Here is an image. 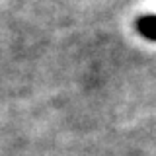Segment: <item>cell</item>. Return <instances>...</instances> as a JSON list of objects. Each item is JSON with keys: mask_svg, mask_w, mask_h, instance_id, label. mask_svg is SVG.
<instances>
[{"mask_svg": "<svg viewBox=\"0 0 156 156\" xmlns=\"http://www.w3.org/2000/svg\"><path fill=\"white\" fill-rule=\"evenodd\" d=\"M136 29L139 33L150 41H156V16L154 14H148V16H143L136 22Z\"/></svg>", "mask_w": 156, "mask_h": 156, "instance_id": "6da1fadb", "label": "cell"}]
</instances>
